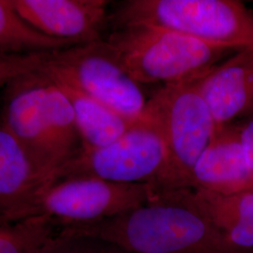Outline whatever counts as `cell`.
<instances>
[{
    "label": "cell",
    "mask_w": 253,
    "mask_h": 253,
    "mask_svg": "<svg viewBox=\"0 0 253 253\" xmlns=\"http://www.w3.org/2000/svg\"><path fill=\"white\" fill-rule=\"evenodd\" d=\"M143 117L157 127L164 145L163 190L191 189L193 167L217 130L199 80L164 85L147 100Z\"/></svg>",
    "instance_id": "5"
},
{
    "label": "cell",
    "mask_w": 253,
    "mask_h": 253,
    "mask_svg": "<svg viewBox=\"0 0 253 253\" xmlns=\"http://www.w3.org/2000/svg\"><path fill=\"white\" fill-rule=\"evenodd\" d=\"M44 216L28 217L0 229V253H34L55 234Z\"/></svg>",
    "instance_id": "16"
},
{
    "label": "cell",
    "mask_w": 253,
    "mask_h": 253,
    "mask_svg": "<svg viewBox=\"0 0 253 253\" xmlns=\"http://www.w3.org/2000/svg\"><path fill=\"white\" fill-rule=\"evenodd\" d=\"M201 207L238 253H253V190L230 195L194 190Z\"/></svg>",
    "instance_id": "14"
},
{
    "label": "cell",
    "mask_w": 253,
    "mask_h": 253,
    "mask_svg": "<svg viewBox=\"0 0 253 253\" xmlns=\"http://www.w3.org/2000/svg\"><path fill=\"white\" fill-rule=\"evenodd\" d=\"M191 189L222 195L253 190V177L240 142V125L217 127L214 138L193 167Z\"/></svg>",
    "instance_id": "11"
},
{
    "label": "cell",
    "mask_w": 253,
    "mask_h": 253,
    "mask_svg": "<svg viewBox=\"0 0 253 253\" xmlns=\"http://www.w3.org/2000/svg\"><path fill=\"white\" fill-rule=\"evenodd\" d=\"M145 25L212 45L253 47V11L235 0H125L111 4L109 28Z\"/></svg>",
    "instance_id": "3"
},
{
    "label": "cell",
    "mask_w": 253,
    "mask_h": 253,
    "mask_svg": "<svg viewBox=\"0 0 253 253\" xmlns=\"http://www.w3.org/2000/svg\"><path fill=\"white\" fill-rule=\"evenodd\" d=\"M60 230L98 237L129 253H238L190 188L155 190L145 204L118 216Z\"/></svg>",
    "instance_id": "1"
},
{
    "label": "cell",
    "mask_w": 253,
    "mask_h": 253,
    "mask_svg": "<svg viewBox=\"0 0 253 253\" xmlns=\"http://www.w3.org/2000/svg\"><path fill=\"white\" fill-rule=\"evenodd\" d=\"M62 40L47 36L32 27L12 7L0 0V52L10 54H51L72 47Z\"/></svg>",
    "instance_id": "15"
},
{
    "label": "cell",
    "mask_w": 253,
    "mask_h": 253,
    "mask_svg": "<svg viewBox=\"0 0 253 253\" xmlns=\"http://www.w3.org/2000/svg\"><path fill=\"white\" fill-rule=\"evenodd\" d=\"M7 226H8V225H7ZM2 227H4V226H3V225H1V224H0V229H1V228H2Z\"/></svg>",
    "instance_id": "20"
},
{
    "label": "cell",
    "mask_w": 253,
    "mask_h": 253,
    "mask_svg": "<svg viewBox=\"0 0 253 253\" xmlns=\"http://www.w3.org/2000/svg\"><path fill=\"white\" fill-rule=\"evenodd\" d=\"M105 39L118 52L126 71L142 85L198 81L226 55L237 52L145 25L112 29Z\"/></svg>",
    "instance_id": "4"
},
{
    "label": "cell",
    "mask_w": 253,
    "mask_h": 253,
    "mask_svg": "<svg viewBox=\"0 0 253 253\" xmlns=\"http://www.w3.org/2000/svg\"><path fill=\"white\" fill-rule=\"evenodd\" d=\"M54 183L0 122V224L37 216L41 200Z\"/></svg>",
    "instance_id": "10"
},
{
    "label": "cell",
    "mask_w": 253,
    "mask_h": 253,
    "mask_svg": "<svg viewBox=\"0 0 253 253\" xmlns=\"http://www.w3.org/2000/svg\"><path fill=\"white\" fill-rule=\"evenodd\" d=\"M164 171L162 137L153 123L142 117L112 144L93 150L81 149L64 166L58 180L98 178L147 184L155 190H163Z\"/></svg>",
    "instance_id": "7"
},
{
    "label": "cell",
    "mask_w": 253,
    "mask_h": 253,
    "mask_svg": "<svg viewBox=\"0 0 253 253\" xmlns=\"http://www.w3.org/2000/svg\"><path fill=\"white\" fill-rule=\"evenodd\" d=\"M19 14L42 33L80 45L105 39L106 0H10Z\"/></svg>",
    "instance_id": "9"
},
{
    "label": "cell",
    "mask_w": 253,
    "mask_h": 253,
    "mask_svg": "<svg viewBox=\"0 0 253 253\" xmlns=\"http://www.w3.org/2000/svg\"><path fill=\"white\" fill-rule=\"evenodd\" d=\"M240 142L246 163L253 177V116L240 125Z\"/></svg>",
    "instance_id": "19"
},
{
    "label": "cell",
    "mask_w": 253,
    "mask_h": 253,
    "mask_svg": "<svg viewBox=\"0 0 253 253\" xmlns=\"http://www.w3.org/2000/svg\"><path fill=\"white\" fill-rule=\"evenodd\" d=\"M1 94V124L56 182L83 147L70 101L44 66L19 75Z\"/></svg>",
    "instance_id": "2"
},
{
    "label": "cell",
    "mask_w": 253,
    "mask_h": 253,
    "mask_svg": "<svg viewBox=\"0 0 253 253\" xmlns=\"http://www.w3.org/2000/svg\"><path fill=\"white\" fill-rule=\"evenodd\" d=\"M49 54H10L0 52V93L19 75L42 68Z\"/></svg>",
    "instance_id": "18"
},
{
    "label": "cell",
    "mask_w": 253,
    "mask_h": 253,
    "mask_svg": "<svg viewBox=\"0 0 253 253\" xmlns=\"http://www.w3.org/2000/svg\"><path fill=\"white\" fill-rule=\"evenodd\" d=\"M217 127L253 113V47L239 50L199 80Z\"/></svg>",
    "instance_id": "12"
},
{
    "label": "cell",
    "mask_w": 253,
    "mask_h": 253,
    "mask_svg": "<svg viewBox=\"0 0 253 253\" xmlns=\"http://www.w3.org/2000/svg\"><path fill=\"white\" fill-rule=\"evenodd\" d=\"M46 72L54 79L73 107L83 150L98 149L112 144L135 122L123 118L69 82L54 76L47 70Z\"/></svg>",
    "instance_id": "13"
},
{
    "label": "cell",
    "mask_w": 253,
    "mask_h": 253,
    "mask_svg": "<svg viewBox=\"0 0 253 253\" xmlns=\"http://www.w3.org/2000/svg\"><path fill=\"white\" fill-rule=\"evenodd\" d=\"M147 184H125L98 178H70L54 183L40 202L37 216L55 227L81 226L116 217L152 196Z\"/></svg>",
    "instance_id": "8"
},
{
    "label": "cell",
    "mask_w": 253,
    "mask_h": 253,
    "mask_svg": "<svg viewBox=\"0 0 253 253\" xmlns=\"http://www.w3.org/2000/svg\"><path fill=\"white\" fill-rule=\"evenodd\" d=\"M34 253H129L106 240L60 230Z\"/></svg>",
    "instance_id": "17"
},
{
    "label": "cell",
    "mask_w": 253,
    "mask_h": 253,
    "mask_svg": "<svg viewBox=\"0 0 253 253\" xmlns=\"http://www.w3.org/2000/svg\"><path fill=\"white\" fill-rule=\"evenodd\" d=\"M46 70L132 122L142 118L147 99L106 39L55 51Z\"/></svg>",
    "instance_id": "6"
}]
</instances>
